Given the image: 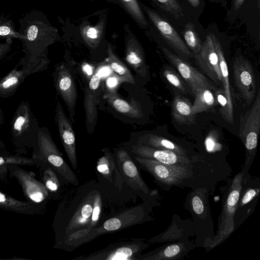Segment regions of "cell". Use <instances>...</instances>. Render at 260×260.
<instances>
[{
  "instance_id": "8992f818",
  "label": "cell",
  "mask_w": 260,
  "mask_h": 260,
  "mask_svg": "<svg viewBox=\"0 0 260 260\" xmlns=\"http://www.w3.org/2000/svg\"><path fill=\"white\" fill-rule=\"evenodd\" d=\"M149 246L144 239H131L113 243L103 249L76 260H140L143 250Z\"/></svg>"
},
{
  "instance_id": "ba28073f",
  "label": "cell",
  "mask_w": 260,
  "mask_h": 260,
  "mask_svg": "<svg viewBox=\"0 0 260 260\" xmlns=\"http://www.w3.org/2000/svg\"><path fill=\"white\" fill-rule=\"evenodd\" d=\"M242 172L234 177L224 201L214 246L229 237L235 230L234 218L243 180Z\"/></svg>"
},
{
  "instance_id": "5b68a950",
  "label": "cell",
  "mask_w": 260,
  "mask_h": 260,
  "mask_svg": "<svg viewBox=\"0 0 260 260\" xmlns=\"http://www.w3.org/2000/svg\"><path fill=\"white\" fill-rule=\"evenodd\" d=\"M134 160L140 168L150 173L163 186H179L192 174L191 167L166 165L136 155Z\"/></svg>"
},
{
  "instance_id": "9c48e42d",
  "label": "cell",
  "mask_w": 260,
  "mask_h": 260,
  "mask_svg": "<svg viewBox=\"0 0 260 260\" xmlns=\"http://www.w3.org/2000/svg\"><path fill=\"white\" fill-rule=\"evenodd\" d=\"M149 205L143 204L124 209L106 220L100 226L95 227L99 236L118 232L132 226L143 223L149 220Z\"/></svg>"
},
{
  "instance_id": "8fae6325",
  "label": "cell",
  "mask_w": 260,
  "mask_h": 260,
  "mask_svg": "<svg viewBox=\"0 0 260 260\" xmlns=\"http://www.w3.org/2000/svg\"><path fill=\"white\" fill-rule=\"evenodd\" d=\"M37 142L47 155L48 162L55 168L65 182L78 186L79 182L76 174L62 157L46 127H40Z\"/></svg>"
},
{
  "instance_id": "e0dca14e",
  "label": "cell",
  "mask_w": 260,
  "mask_h": 260,
  "mask_svg": "<svg viewBox=\"0 0 260 260\" xmlns=\"http://www.w3.org/2000/svg\"><path fill=\"white\" fill-rule=\"evenodd\" d=\"M196 59L204 73L216 84L221 85L222 76L218 55L215 48L212 34L207 36Z\"/></svg>"
},
{
  "instance_id": "1f68e13d",
  "label": "cell",
  "mask_w": 260,
  "mask_h": 260,
  "mask_svg": "<svg viewBox=\"0 0 260 260\" xmlns=\"http://www.w3.org/2000/svg\"><path fill=\"white\" fill-rule=\"evenodd\" d=\"M0 39H23L21 34L16 30L13 21L2 15L0 16Z\"/></svg>"
},
{
  "instance_id": "83f0119b",
  "label": "cell",
  "mask_w": 260,
  "mask_h": 260,
  "mask_svg": "<svg viewBox=\"0 0 260 260\" xmlns=\"http://www.w3.org/2000/svg\"><path fill=\"white\" fill-rule=\"evenodd\" d=\"M211 89L205 87L199 89L194 94L195 98L192 104L191 112L193 115L208 111L216 106L215 95Z\"/></svg>"
},
{
  "instance_id": "30bf717a",
  "label": "cell",
  "mask_w": 260,
  "mask_h": 260,
  "mask_svg": "<svg viewBox=\"0 0 260 260\" xmlns=\"http://www.w3.org/2000/svg\"><path fill=\"white\" fill-rule=\"evenodd\" d=\"M113 154L125 183L142 199L152 196L153 191L143 179L129 153L124 149H119Z\"/></svg>"
},
{
  "instance_id": "f35d334b",
  "label": "cell",
  "mask_w": 260,
  "mask_h": 260,
  "mask_svg": "<svg viewBox=\"0 0 260 260\" xmlns=\"http://www.w3.org/2000/svg\"><path fill=\"white\" fill-rule=\"evenodd\" d=\"M46 187L50 190L55 191L58 188L57 182H55L52 179H49L46 183Z\"/></svg>"
},
{
  "instance_id": "74e56055",
  "label": "cell",
  "mask_w": 260,
  "mask_h": 260,
  "mask_svg": "<svg viewBox=\"0 0 260 260\" xmlns=\"http://www.w3.org/2000/svg\"><path fill=\"white\" fill-rule=\"evenodd\" d=\"M12 39H7L5 42L0 43V61L4 59L11 50Z\"/></svg>"
},
{
  "instance_id": "ee69618b",
  "label": "cell",
  "mask_w": 260,
  "mask_h": 260,
  "mask_svg": "<svg viewBox=\"0 0 260 260\" xmlns=\"http://www.w3.org/2000/svg\"><path fill=\"white\" fill-rule=\"evenodd\" d=\"M116 80L114 78H110L108 80V84L110 87V89L109 90H111L112 87H113L114 86L116 85Z\"/></svg>"
},
{
  "instance_id": "44dd1931",
  "label": "cell",
  "mask_w": 260,
  "mask_h": 260,
  "mask_svg": "<svg viewBox=\"0 0 260 260\" xmlns=\"http://www.w3.org/2000/svg\"><path fill=\"white\" fill-rule=\"evenodd\" d=\"M102 151L103 155L99 158L96 166L98 175L120 191L125 183L116 164L113 154L107 148H103Z\"/></svg>"
},
{
  "instance_id": "d590c367",
  "label": "cell",
  "mask_w": 260,
  "mask_h": 260,
  "mask_svg": "<svg viewBox=\"0 0 260 260\" xmlns=\"http://www.w3.org/2000/svg\"><path fill=\"white\" fill-rule=\"evenodd\" d=\"M102 198L101 192L96 190L93 200L92 211L89 228L92 229L97 225L100 219L102 208Z\"/></svg>"
},
{
  "instance_id": "e575fe53",
  "label": "cell",
  "mask_w": 260,
  "mask_h": 260,
  "mask_svg": "<svg viewBox=\"0 0 260 260\" xmlns=\"http://www.w3.org/2000/svg\"><path fill=\"white\" fill-rule=\"evenodd\" d=\"M161 9L178 19L182 15V9L177 0H152Z\"/></svg>"
},
{
  "instance_id": "4fadbf2b",
  "label": "cell",
  "mask_w": 260,
  "mask_h": 260,
  "mask_svg": "<svg viewBox=\"0 0 260 260\" xmlns=\"http://www.w3.org/2000/svg\"><path fill=\"white\" fill-rule=\"evenodd\" d=\"M53 77L56 90L68 108L71 120L74 121L77 90L71 71L67 65L61 63L56 66Z\"/></svg>"
},
{
  "instance_id": "4dcf8cb0",
  "label": "cell",
  "mask_w": 260,
  "mask_h": 260,
  "mask_svg": "<svg viewBox=\"0 0 260 260\" xmlns=\"http://www.w3.org/2000/svg\"><path fill=\"white\" fill-rule=\"evenodd\" d=\"M81 32L86 43L90 47L95 48L101 41L102 28L101 25H85L81 27Z\"/></svg>"
},
{
  "instance_id": "7c38bea8",
  "label": "cell",
  "mask_w": 260,
  "mask_h": 260,
  "mask_svg": "<svg viewBox=\"0 0 260 260\" xmlns=\"http://www.w3.org/2000/svg\"><path fill=\"white\" fill-rule=\"evenodd\" d=\"M259 179H252L248 174L243 176L242 187L234 218L235 229L253 211L259 196Z\"/></svg>"
},
{
  "instance_id": "5bb4252c",
  "label": "cell",
  "mask_w": 260,
  "mask_h": 260,
  "mask_svg": "<svg viewBox=\"0 0 260 260\" xmlns=\"http://www.w3.org/2000/svg\"><path fill=\"white\" fill-rule=\"evenodd\" d=\"M162 51L168 60L177 69L193 95L202 88L207 87L215 90L216 88L207 78L187 62L166 48H162Z\"/></svg>"
},
{
  "instance_id": "4316f807",
  "label": "cell",
  "mask_w": 260,
  "mask_h": 260,
  "mask_svg": "<svg viewBox=\"0 0 260 260\" xmlns=\"http://www.w3.org/2000/svg\"><path fill=\"white\" fill-rule=\"evenodd\" d=\"M192 104L189 100L181 95L174 96L172 104V115L174 120L179 123L192 122L195 115L192 114Z\"/></svg>"
},
{
  "instance_id": "277c9868",
  "label": "cell",
  "mask_w": 260,
  "mask_h": 260,
  "mask_svg": "<svg viewBox=\"0 0 260 260\" xmlns=\"http://www.w3.org/2000/svg\"><path fill=\"white\" fill-rule=\"evenodd\" d=\"M260 130L259 89L251 107L240 118L239 137L246 151V159L242 171L247 173L255 158Z\"/></svg>"
},
{
  "instance_id": "7a4b0ae2",
  "label": "cell",
  "mask_w": 260,
  "mask_h": 260,
  "mask_svg": "<svg viewBox=\"0 0 260 260\" xmlns=\"http://www.w3.org/2000/svg\"><path fill=\"white\" fill-rule=\"evenodd\" d=\"M93 184L88 182L82 185L68 203L65 202L63 238L72 233L89 228L94 197L98 189Z\"/></svg>"
},
{
  "instance_id": "d6a6232c",
  "label": "cell",
  "mask_w": 260,
  "mask_h": 260,
  "mask_svg": "<svg viewBox=\"0 0 260 260\" xmlns=\"http://www.w3.org/2000/svg\"><path fill=\"white\" fill-rule=\"evenodd\" d=\"M162 74L166 81L174 88L183 93L188 91L187 84L179 74L173 69L169 67H165Z\"/></svg>"
},
{
  "instance_id": "d6986e66",
  "label": "cell",
  "mask_w": 260,
  "mask_h": 260,
  "mask_svg": "<svg viewBox=\"0 0 260 260\" xmlns=\"http://www.w3.org/2000/svg\"><path fill=\"white\" fill-rule=\"evenodd\" d=\"M101 75L99 70L95 72L85 87L84 106L88 132L92 133L98 117L97 106L101 92Z\"/></svg>"
},
{
  "instance_id": "d4e9b609",
  "label": "cell",
  "mask_w": 260,
  "mask_h": 260,
  "mask_svg": "<svg viewBox=\"0 0 260 260\" xmlns=\"http://www.w3.org/2000/svg\"><path fill=\"white\" fill-rule=\"evenodd\" d=\"M125 58L128 64L142 77L147 74V66L143 51L134 39L129 40L126 45Z\"/></svg>"
},
{
  "instance_id": "7402d4cb",
  "label": "cell",
  "mask_w": 260,
  "mask_h": 260,
  "mask_svg": "<svg viewBox=\"0 0 260 260\" xmlns=\"http://www.w3.org/2000/svg\"><path fill=\"white\" fill-rule=\"evenodd\" d=\"M193 247L188 242H178L166 244L141 254L140 260H176L182 259Z\"/></svg>"
},
{
  "instance_id": "2e32d148",
  "label": "cell",
  "mask_w": 260,
  "mask_h": 260,
  "mask_svg": "<svg viewBox=\"0 0 260 260\" xmlns=\"http://www.w3.org/2000/svg\"><path fill=\"white\" fill-rule=\"evenodd\" d=\"M55 121L66 155L74 170L77 169L76 138L72 125L59 101L55 107Z\"/></svg>"
},
{
  "instance_id": "836d02e7",
  "label": "cell",
  "mask_w": 260,
  "mask_h": 260,
  "mask_svg": "<svg viewBox=\"0 0 260 260\" xmlns=\"http://www.w3.org/2000/svg\"><path fill=\"white\" fill-rule=\"evenodd\" d=\"M133 18L143 26L147 22L137 0H119Z\"/></svg>"
},
{
  "instance_id": "ab89813d",
  "label": "cell",
  "mask_w": 260,
  "mask_h": 260,
  "mask_svg": "<svg viewBox=\"0 0 260 260\" xmlns=\"http://www.w3.org/2000/svg\"><path fill=\"white\" fill-rule=\"evenodd\" d=\"M31 199L36 202H40L43 199V195L40 192H35L30 196Z\"/></svg>"
},
{
  "instance_id": "cb8c5ba5",
  "label": "cell",
  "mask_w": 260,
  "mask_h": 260,
  "mask_svg": "<svg viewBox=\"0 0 260 260\" xmlns=\"http://www.w3.org/2000/svg\"><path fill=\"white\" fill-rule=\"evenodd\" d=\"M108 104L117 112L133 118L143 116L140 103L135 99L126 101L121 98L115 90H108L104 95Z\"/></svg>"
},
{
  "instance_id": "60d3db41",
  "label": "cell",
  "mask_w": 260,
  "mask_h": 260,
  "mask_svg": "<svg viewBox=\"0 0 260 260\" xmlns=\"http://www.w3.org/2000/svg\"><path fill=\"white\" fill-rule=\"evenodd\" d=\"M245 0H234V7L236 10L241 8Z\"/></svg>"
},
{
  "instance_id": "6da1fadb",
  "label": "cell",
  "mask_w": 260,
  "mask_h": 260,
  "mask_svg": "<svg viewBox=\"0 0 260 260\" xmlns=\"http://www.w3.org/2000/svg\"><path fill=\"white\" fill-rule=\"evenodd\" d=\"M18 30L23 36L21 41L25 55H38L48 51L55 39L54 29L40 11L33 10L19 19Z\"/></svg>"
},
{
  "instance_id": "484cf974",
  "label": "cell",
  "mask_w": 260,
  "mask_h": 260,
  "mask_svg": "<svg viewBox=\"0 0 260 260\" xmlns=\"http://www.w3.org/2000/svg\"><path fill=\"white\" fill-rule=\"evenodd\" d=\"M136 144L170 150L180 155L190 157L187 151L184 148L168 139L155 134H149L143 136L139 139Z\"/></svg>"
},
{
  "instance_id": "f546056e",
  "label": "cell",
  "mask_w": 260,
  "mask_h": 260,
  "mask_svg": "<svg viewBox=\"0 0 260 260\" xmlns=\"http://www.w3.org/2000/svg\"><path fill=\"white\" fill-rule=\"evenodd\" d=\"M183 35L184 42L189 49L195 55L198 54L202 49L203 44L191 24L188 23L186 25Z\"/></svg>"
},
{
  "instance_id": "52a82bcc",
  "label": "cell",
  "mask_w": 260,
  "mask_h": 260,
  "mask_svg": "<svg viewBox=\"0 0 260 260\" xmlns=\"http://www.w3.org/2000/svg\"><path fill=\"white\" fill-rule=\"evenodd\" d=\"M40 126L28 102L22 101L11 122L10 134L16 143L37 142Z\"/></svg>"
},
{
  "instance_id": "9a60e30c",
  "label": "cell",
  "mask_w": 260,
  "mask_h": 260,
  "mask_svg": "<svg viewBox=\"0 0 260 260\" xmlns=\"http://www.w3.org/2000/svg\"><path fill=\"white\" fill-rule=\"evenodd\" d=\"M235 84L242 98L247 104L255 98L256 84L253 68L250 62L242 57H236L233 61Z\"/></svg>"
},
{
  "instance_id": "7dc6e473",
  "label": "cell",
  "mask_w": 260,
  "mask_h": 260,
  "mask_svg": "<svg viewBox=\"0 0 260 260\" xmlns=\"http://www.w3.org/2000/svg\"><path fill=\"white\" fill-rule=\"evenodd\" d=\"M4 162V159L0 157V165H2V164H3Z\"/></svg>"
},
{
  "instance_id": "3957f363",
  "label": "cell",
  "mask_w": 260,
  "mask_h": 260,
  "mask_svg": "<svg viewBox=\"0 0 260 260\" xmlns=\"http://www.w3.org/2000/svg\"><path fill=\"white\" fill-rule=\"evenodd\" d=\"M18 63L0 79V98L6 99L13 95L19 86L29 75L48 68L49 60L47 51L38 55H25Z\"/></svg>"
},
{
  "instance_id": "7bdbcfd3",
  "label": "cell",
  "mask_w": 260,
  "mask_h": 260,
  "mask_svg": "<svg viewBox=\"0 0 260 260\" xmlns=\"http://www.w3.org/2000/svg\"><path fill=\"white\" fill-rule=\"evenodd\" d=\"M188 3L193 7H198L200 4L201 0H187Z\"/></svg>"
},
{
  "instance_id": "f6af8a7d",
  "label": "cell",
  "mask_w": 260,
  "mask_h": 260,
  "mask_svg": "<svg viewBox=\"0 0 260 260\" xmlns=\"http://www.w3.org/2000/svg\"><path fill=\"white\" fill-rule=\"evenodd\" d=\"M4 122V116L2 110L0 108V128Z\"/></svg>"
},
{
  "instance_id": "ffe728a7",
  "label": "cell",
  "mask_w": 260,
  "mask_h": 260,
  "mask_svg": "<svg viewBox=\"0 0 260 260\" xmlns=\"http://www.w3.org/2000/svg\"><path fill=\"white\" fill-rule=\"evenodd\" d=\"M145 10L157 30L173 48L185 56L191 55L183 40L167 20L151 10L145 8Z\"/></svg>"
},
{
  "instance_id": "ac0fdd59",
  "label": "cell",
  "mask_w": 260,
  "mask_h": 260,
  "mask_svg": "<svg viewBox=\"0 0 260 260\" xmlns=\"http://www.w3.org/2000/svg\"><path fill=\"white\" fill-rule=\"evenodd\" d=\"M130 150L134 155L154 160L164 164L192 167V160L190 157L180 155L170 150L139 144L132 145Z\"/></svg>"
},
{
  "instance_id": "b9f144b4",
  "label": "cell",
  "mask_w": 260,
  "mask_h": 260,
  "mask_svg": "<svg viewBox=\"0 0 260 260\" xmlns=\"http://www.w3.org/2000/svg\"><path fill=\"white\" fill-rule=\"evenodd\" d=\"M83 69L84 70V72L86 73V74L88 75L89 76H91L93 74L92 73V69L91 68V67L89 66L88 64H85L83 66Z\"/></svg>"
},
{
  "instance_id": "8d00e7d4",
  "label": "cell",
  "mask_w": 260,
  "mask_h": 260,
  "mask_svg": "<svg viewBox=\"0 0 260 260\" xmlns=\"http://www.w3.org/2000/svg\"><path fill=\"white\" fill-rule=\"evenodd\" d=\"M193 211L197 215H202L204 211V204L202 198L198 194L193 195L191 199Z\"/></svg>"
},
{
  "instance_id": "bcb514c9",
  "label": "cell",
  "mask_w": 260,
  "mask_h": 260,
  "mask_svg": "<svg viewBox=\"0 0 260 260\" xmlns=\"http://www.w3.org/2000/svg\"><path fill=\"white\" fill-rule=\"evenodd\" d=\"M5 200L6 198L5 196L0 192V202H5Z\"/></svg>"
},
{
  "instance_id": "603a6c76",
  "label": "cell",
  "mask_w": 260,
  "mask_h": 260,
  "mask_svg": "<svg viewBox=\"0 0 260 260\" xmlns=\"http://www.w3.org/2000/svg\"><path fill=\"white\" fill-rule=\"evenodd\" d=\"M212 39L215 50L218 55L220 70L222 76V90L226 96L228 102V122L230 124L234 123V107L232 90L229 81V72L228 66L225 60L224 54L221 44L217 38L212 34Z\"/></svg>"
},
{
  "instance_id": "f1b7e54d",
  "label": "cell",
  "mask_w": 260,
  "mask_h": 260,
  "mask_svg": "<svg viewBox=\"0 0 260 260\" xmlns=\"http://www.w3.org/2000/svg\"><path fill=\"white\" fill-rule=\"evenodd\" d=\"M107 52L110 67L119 79L122 82L135 84V79L129 70L118 58L110 46L108 47Z\"/></svg>"
}]
</instances>
